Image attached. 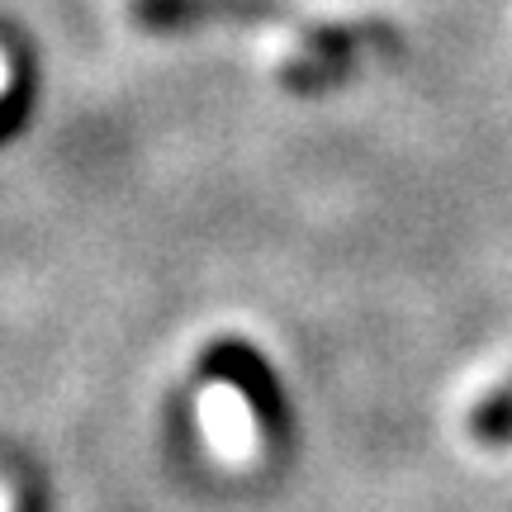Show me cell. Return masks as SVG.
Segmentation results:
<instances>
[{
	"label": "cell",
	"instance_id": "cell-3",
	"mask_svg": "<svg viewBox=\"0 0 512 512\" xmlns=\"http://www.w3.org/2000/svg\"><path fill=\"white\" fill-rule=\"evenodd\" d=\"M10 91V62H5V53H0V95Z\"/></svg>",
	"mask_w": 512,
	"mask_h": 512
},
{
	"label": "cell",
	"instance_id": "cell-2",
	"mask_svg": "<svg viewBox=\"0 0 512 512\" xmlns=\"http://www.w3.org/2000/svg\"><path fill=\"white\" fill-rule=\"evenodd\" d=\"M0 512H15V494H10V484H0Z\"/></svg>",
	"mask_w": 512,
	"mask_h": 512
},
{
	"label": "cell",
	"instance_id": "cell-1",
	"mask_svg": "<svg viewBox=\"0 0 512 512\" xmlns=\"http://www.w3.org/2000/svg\"><path fill=\"white\" fill-rule=\"evenodd\" d=\"M195 413H200V432L209 441V451L223 465H247L256 456V408L238 384H204L200 399H195Z\"/></svg>",
	"mask_w": 512,
	"mask_h": 512
}]
</instances>
